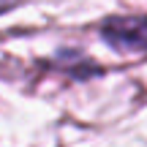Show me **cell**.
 <instances>
[{
  "label": "cell",
  "mask_w": 147,
  "mask_h": 147,
  "mask_svg": "<svg viewBox=\"0 0 147 147\" xmlns=\"http://www.w3.org/2000/svg\"><path fill=\"white\" fill-rule=\"evenodd\" d=\"M98 36L120 55H147V14H117L98 25Z\"/></svg>",
  "instance_id": "cell-1"
},
{
  "label": "cell",
  "mask_w": 147,
  "mask_h": 147,
  "mask_svg": "<svg viewBox=\"0 0 147 147\" xmlns=\"http://www.w3.org/2000/svg\"><path fill=\"white\" fill-rule=\"evenodd\" d=\"M16 5V0H0V14H5V11H11Z\"/></svg>",
  "instance_id": "cell-2"
}]
</instances>
